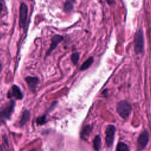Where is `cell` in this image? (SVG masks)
Returning a JSON list of instances; mask_svg holds the SVG:
<instances>
[{"label":"cell","mask_w":151,"mask_h":151,"mask_svg":"<svg viewBox=\"0 0 151 151\" xmlns=\"http://www.w3.org/2000/svg\"><path fill=\"white\" fill-rule=\"evenodd\" d=\"M8 97L9 99L21 100L22 99L23 96L20 88L17 86L13 85L8 93Z\"/></svg>","instance_id":"obj_7"},{"label":"cell","mask_w":151,"mask_h":151,"mask_svg":"<svg viewBox=\"0 0 151 151\" xmlns=\"http://www.w3.org/2000/svg\"><path fill=\"white\" fill-rule=\"evenodd\" d=\"M116 132V127L113 124H109L107 126L106 129V137L105 142L107 147H111L113 146L114 134Z\"/></svg>","instance_id":"obj_4"},{"label":"cell","mask_w":151,"mask_h":151,"mask_svg":"<svg viewBox=\"0 0 151 151\" xmlns=\"http://www.w3.org/2000/svg\"><path fill=\"white\" fill-rule=\"evenodd\" d=\"M46 122V117L45 116H41L37 118V123L39 125H41L44 124Z\"/></svg>","instance_id":"obj_17"},{"label":"cell","mask_w":151,"mask_h":151,"mask_svg":"<svg viewBox=\"0 0 151 151\" xmlns=\"http://www.w3.org/2000/svg\"><path fill=\"white\" fill-rule=\"evenodd\" d=\"M134 51L136 54H140L143 52L144 50V37L143 31L139 29L136 31L134 38Z\"/></svg>","instance_id":"obj_3"},{"label":"cell","mask_w":151,"mask_h":151,"mask_svg":"<svg viewBox=\"0 0 151 151\" xmlns=\"http://www.w3.org/2000/svg\"><path fill=\"white\" fill-rule=\"evenodd\" d=\"M1 69H2V64H1V62L0 61V71H1Z\"/></svg>","instance_id":"obj_19"},{"label":"cell","mask_w":151,"mask_h":151,"mask_svg":"<svg viewBox=\"0 0 151 151\" xmlns=\"http://www.w3.org/2000/svg\"><path fill=\"white\" fill-rule=\"evenodd\" d=\"M25 80L31 89H34L38 83V78L36 77H27Z\"/></svg>","instance_id":"obj_10"},{"label":"cell","mask_w":151,"mask_h":151,"mask_svg":"<svg viewBox=\"0 0 151 151\" xmlns=\"http://www.w3.org/2000/svg\"><path fill=\"white\" fill-rule=\"evenodd\" d=\"M29 118H30V113L27 110H25L22 113L21 120L19 122L20 126H23L24 125H25L29 121Z\"/></svg>","instance_id":"obj_11"},{"label":"cell","mask_w":151,"mask_h":151,"mask_svg":"<svg viewBox=\"0 0 151 151\" xmlns=\"http://www.w3.org/2000/svg\"><path fill=\"white\" fill-rule=\"evenodd\" d=\"M63 37L61 36V35H54L52 38L51 44V45L50 47L49 50H48L47 54L50 53L54 48H55V47L60 43V42L63 40Z\"/></svg>","instance_id":"obj_8"},{"label":"cell","mask_w":151,"mask_h":151,"mask_svg":"<svg viewBox=\"0 0 151 151\" xmlns=\"http://www.w3.org/2000/svg\"><path fill=\"white\" fill-rule=\"evenodd\" d=\"M131 110V104L126 100H122L117 104L116 111L120 116L124 119H126L129 117Z\"/></svg>","instance_id":"obj_2"},{"label":"cell","mask_w":151,"mask_h":151,"mask_svg":"<svg viewBox=\"0 0 151 151\" xmlns=\"http://www.w3.org/2000/svg\"><path fill=\"white\" fill-rule=\"evenodd\" d=\"M149 139V133L146 130H145L139 134L137 141V151H141L146 147L148 143Z\"/></svg>","instance_id":"obj_5"},{"label":"cell","mask_w":151,"mask_h":151,"mask_svg":"<svg viewBox=\"0 0 151 151\" xmlns=\"http://www.w3.org/2000/svg\"><path fill=\"white\" fill-rule=\"evenodd\" d=\"M91 130H92V128L90 125H87L84 126L82 129V130L80 133L81 138L84 140H87L91 132Z\"/></svg>","instance_id":"obj_9"},{"label":"cell","mask_w":151,"mask_h":151,"mask_svg":"<svg viewBox=\"0 0 151 151\" xmlns=\"http://www.w3.org/2000/svg\"><path fill=\"white\" fill-rule=\"evenodd\" d=\"M93 57H90L87 60H86L84 63L81 65L80 67V70L81 71H84L86 69H87L93 63Z\"/></svg>","instance_id":"obj_13"},{"label":"cell","mask_w":151,"mask_h":151,"mask_svg":"<svg viewBox=\"0 0 151 151\" xmlns=\"http://www.w3.org/2000/svg\"><path fill=\"white\" fill-rule=\"evenodd\" d=\"M28 14V7L25 3H21L19 7V25L21 28H24Z\"/></svg>","instance_id":"obj_6"},{"label":"cell","mask_w":151,"mask_h":151,"mask_svg":"<svg viewBox=\"0 0 151 151\" xmlns=\"http://www.w3.org/2000/svg\"><path fill=\"white\" fill-rule=\"evenodd\" d=\"M29 151H32V150H29Z\"/></svg>","instance_id":"obj_20"},{"label":"cell","mask_w":151,"mask_h":151,"mask_svg":"<svg viewBox=\"0 0 151 151\" xmlns=\"http://www.w3.org/2000/svg\"><path fill=\"white\" fill-rule=\"evenodd\" d=\"M15 103L11 101L5 104L0 110V124L4 123L7 120L9 119L14 111Z\"/></svg>","instance_id":"obj_1"},{"label":"cell","mask_w":151,"mask_h":151,"mask_svg":"<svg viewBox=\"0 0 151 151\" xmlns=\"http://www.w3.org/2000/svg\"><path fill=\"white\" fill-rule=\"evenodd\" d=\"M79 58H80V55H79V53L78 52H74L71 55V60L73 63L75 65L78 63Z\"/></svg>","instance_id":"obj_15"},{"label":"cell","mask_w":151,"mask_h":151,"mask_svg":"<svg viewBox=\"0 0 151 151\" xmlns=\"http://www.w3.org/2000/svg\"><path fill=\"white\" fill-rule=\"evenodd\" d=\"M116 151H129L128 146L123 142H119L117 145Z\"/></svg>","instance_id":"obj_14"},{"label":"cell","mask_w":151,"mask_h":151,"mask_svg":"<svg viewBox=\"0 0 151 151\" xmlns=\"http://www.w3.org/2000/svg\"><path fill=\"white\" fill-rule=\"evenodd\" d=\"M73 4L70 1H67L64 4V9L65 12H69L73 9Z\"/></svg>","instance_id":"obj_16"},{"label":"cell","mask_w":151,"mask_h":151,"mask_svg":"<svg viewBox=\"0 0 151 151\" xmlns=\"http://www.w3.org/2000/svg\"><path fill=\"white\" fill-rule=\"evenodd\" d=\"M2 4L0 2V13L2 11Z\"/></svg>","instance_id":"obj_18"},{"label":"cell","mask_w":151,"mask_h":151,"mask_svg":"<svg viewBox=\"0 0 151 151\" xmlns=\"http://www.w3.org/2000/svg\"><path fill=\"white\" fill-rule=\"evenodd\" d=\"M93 147L96 151H100L101 146V138L99 135H97L94 137L93 142Z\"/></svg>","instance_id":"obj_12"}]
</instances>
